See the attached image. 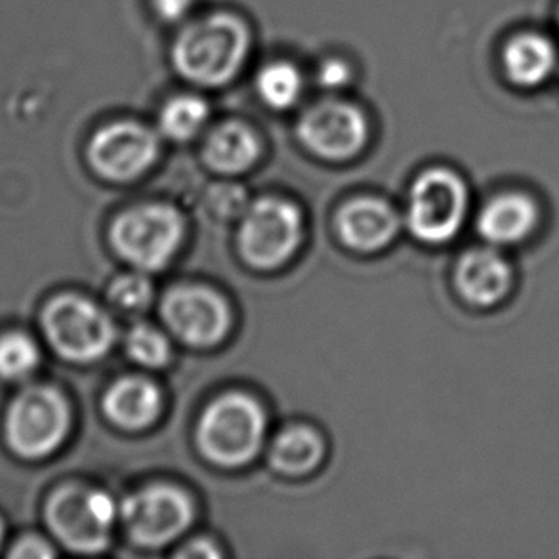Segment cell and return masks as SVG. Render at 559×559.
I'll use <instances>...</instances> for the list:
<instances>
[{
  "mask_svg": "<svg viewBox=\"0 0 559 559\" xmlns=\"http://www.w3.org/2000/svg\"><path fill=\"white\" fill-rule=\"evenodd\" d=\"M182 239V216L163 204L130 209L111 227V245L117 254L142 272L163 270Z\"/></svg>",
  "mask_w": 559,
  "mask_h": 559,
  "instance_id": "obj_4",
  "label": "cell"
},
{
  "mask_svg": "<svg viewBox=\"0 0 559 559\" xmlns=\"http://www.w3.org/2000/svg\"><path fill=\"white\" fill-rule=\"evenodd\" d=\"M323 459V441L316 431L295 426L281 431L270 449V462L283 474L298 476L316 468Z\"/></svg>",
  "mask_w": 559,
  "mask_h": 559,
  "instance_id": "obj_19",
  "label": "cell"
},
{
  "mask_svg": "<svg viewBox=\"0 0 559 559\" xmlns=\"http://www.w3.org/2000/svg\"><path fill=\"white\" fill-rule=\"evenodd\" d=\"M129 356L142 367L159 369L170 359V346L167 338L150 325H136L127 336Z\"/></svg>",
  "mask_w": 559,
  "mask_h": 559,
  "instance_id": "obj_23",
  "label": "cell"
},
{
  "mask_svg": "<svg viewBox=\"0 0 559 559\" xmlns=\"http://www.w3.org/2000/svg\"><path fill=\"white\" fill-rule=\"evenodd\" d=\"M502 66L510 83L535 88L546 83L558 68V50L545 35L522 33L504 46Z\"/></svg>",
  "mask_w": 559,
  "mask_h": 559,
  "instance_id": "obj_16",
  "label": "cell"
},
{
  "mask_svg": "<svg viewBox=\"0 0 559 559\" xmlns=\"http://www.w3.org/2000/svg\"><path fill=\"white\" fill-rule=\"evenodd\" d=\"M257 88L267 106L273 109H290L302 98L304 76L293 63L273 61L258 73Z\"/></svg>",
  "mask_w": 559,
  "mask_h": 559,
  "instance_id": "obj_21",
  "label": "cell"
},
{
  "mask_svg": "<svg viewBox=\"0 0 559 559\" xmlns=\"http://www.w3.org/2000/svg\"><path fill=\"white\" fill-rule=\"evenodd\" d=\"M336 227L344 245L359 252H374L392 241L397 216L378 199H356L342 209Z\"/></svg>",
  "mask_w": 559,
  "mask_h": 559,
  "instance_id": "obj_15",
  "label": "cell"
},
{
  "mask_svg": "<svg viewBox=\"0 0 559 559\" xmlns=\"http://www.w3.org/2000/svg\"><path fill=\"white\" fill-rule=\"evenodd\" d=\"M300 239V212L280 199H262L252 204L239 229L242 258L258 270H273L285 264Z\"/></svg>",
  "mask_w": 559,
  "mask_h": 559,
  "instance_id": "obj_8",
  "label": "cell"
},
{
  "mask_svg": "<svg viewBox=\"0 0 559 559\" xmlns=\"http://www.w3.org/2000/svg\"><path fill=\"white\" fill-rule=\"evenodd\" d=\"M40 365V349L29 334L20 331L0 336V378L20 382L29 378Z\"/></svg>",
  "mask_w": 559,
  "mask_h": 559,
  "instance_id": "obj_22",
  "label": "cell"
},
{
  "mask_svg": "<svg viewBox=\"0 0 559 559\" xmlns=\"http://www.w3.org/2000/svg\"><path fill=\"white\" fill-rule=\"evenodd\" d=\"M468 211V189L461 176L447 168L424 173L411 191L407 224L420 241L439 245L461 231Z\"/></svg>",
  "mask_w": 559,
  "mask_h": 559,
  "instance_id": "obj_7",
  "label": "cell"
},
{
  "mask_svg": "<svg viewBox=\"0 0 559 559\" xmlns=\"http://www.w3.org/2000/svg\"><path fill=\"white\" fill-rule=\"evenodd\" d=\"M8 556L17 559H45L53 558L56 552H53L52 546L48 545L43 538L25 537L15 543L14 548L10 550Z\"/></svg>",
  "mask_w": 559,
  "mask_h": 559,
  "instance_id": "obj_26",
  "label": "cell"
},
{
  "mask_svg": "<svg viewBox=\"0 0 559 559\" xmlns=\"http://www.w3.org/2000/svg\"><path fill=\"white\" fill-rule=\"evenodd\" d=\"M260 140L241 122H224L212 130L204 144V159L222 175H239L260 157Z\"/></svg>",
  "mask_w": 559,
  "mask_h": 559,
  "instance_id": "obj_18",
  "label": "cell"
},
{
  "mask_svg": "<svg viewBox=\"0 0 559 559\" xmlns=\"http://www.w3.org/2000/svg\"><path fill=\"white\" fill-rule=\"evenodd\" d=\"M2 538H4V525L0 522V545H2Z\"/></svg>",
  "mask_w": 559,
  "mask_h": 559,
  "instance_id": "obj_29",
  "label": "cell"
},
{
  "mask_svg": "<svg viewBox=\"0 0 559 559\" xmlns=\"http://www.w3.org/2000/svg\"><path fill=\"white\" fill-rule=\"evenodd\" d=\"M352 81V68L338 58H329L318 69V84L326 91H338Z\"/></svg>",
  "mask_w": 559,
  "mask_h": 559,
  "instance_id": "obj_25",
  "label": "cell"
},
{
  "mask_svg": "<svg viewBox=\"0 0 559 559\" xmlns=\"http://www.w3.org/2000/svg\"><path fill=\"white\" fill-rule=\"evenodd\" d=\"M109 300L122 311L138 313L144 311L152 304V283L144 275L129 273L121 275L109 285Z\"/></svg>",
  "mask_w": 559,
  "mask_h": 559,
  "instance_id": "obj_24",
  "label": "cell"
},
{
  "mask_svg": "<svg viewBox=\"0 0 559 559\" xmlns=\"http://www.w3.org/2000/svg\"><path fill=\"white\" fill-rule=\"evenodd\" d=\"M160 316L180 341L195 348L218 344L231 323L229 308L211 288L176 287L160 304Z\"/></svg>",
  "mask_w": 559,
  "mask_h": 559,
  "instance_id": "obj_12",
  "label": "cell"
},
{
  "mask_svg": "<svg viewBox=\"0 0 559 559\" xmlns=\"http://www.w3.org/2000/svg\"><path fill=\"white\" fill-rule=\"evenodd\" d=\"M117 508L107 492L69 484L53 492L46 522L53 537L76 554L104 552L109 546Z\"/></svg>",
  "mask_w": 559,
  "mask_h": 559,
  "instance_id": "obj_3",
  "label": "cell"
},
{
  "mask_svg": "<svg viewBox=\"0 0 559 559\" xmlns=\"http://www.w3.org/2000/svg\"><path fill=\"white\" fill-rule=\"evenodd\" d=\"M540 222L537 199L523 191H504L485 204L477 229L492 247H512L527 241Z\"/></svg>",
  "mask_w": 559,
  "mask_h": 559,
  "instance_id": "obj_14",
  "label": "cell"
},
{
  "mask_svg": "<svg viewBox=\"0 0 559 559\" xmlns=\"http://www.w3.org/2000/svg\"><path fill=\"white\" fill-rule=\"evenodd\" d=\"M122 522L130 538L142 546H165L180 537L193 520L188 495L173 485H152L122 504Z\"/></svg>",
  "mask_w": 559,
  "mask_h": 559,
  "instance_id": "obj_9",
  "label": "cell"
},
{
  "mask_svg": "<svg viewBox=\"0 0 559 559\" xmlns=\"http://www.w3.org/2000/svg\"><path fill=\"white\" fill-rule=\"evenodd\" d=\"M209 117L211 109L201 96H176L160 111V132L175 142H188L204 129Z\"/></svg>",
  "mask_w": 559,
  "mask_h": 559,
  "instance_id": "obj_20",
  "label": "cell"
},
{
  "mask_svg": "<svg viewBox=\"0 0 559 559\" xmlns=\"http://www.w3.org/2000/svg\"><path fill=\"white\" fill-rule=\"evenodd\" d=\"M462 298L479 308L502 302L514 285V270L495 247H477L459 260L454 272Z\"/></svg>",
  "mask_w": 559,
  "mask_h": 559,
  "instance_id": "obj_13",
  "label": "cell"
},
{
  "mask_svg": "<svg viewBox=\"0 0 559 559\" xmlns=\"http://www.w3.org/2000/svg\"><path fill=\"white\" fill-rule=\"evenodd\" d=\"M43 326L52 348L75 364L96 361L114 346V321L81 296H60L48 304Z\"/></svg>",
  "mask_w": 559,
  "mask_h": 559,
  "instance_id": "obj_6",
  "label": "cell"
},
{
  "mask_svg": "<svg viewBox=\"0 0 559 559\" xmlns=\"http://www.w3.org/2000/svg\"><path fill=\"white\" fill-rule=\"evenodd\" d=\"M159 155V140L152 129L134 121H119L98 130L88 145V159L99 176L127 182L144 175Z\"/></svg>",
  "mask_w": 559,
  "mask_h": 559,
  "instance_id": "obj_11",
  "label": "cell"
},
{
  "mask_svg": "<svg viewBox=\"0 0 559 559\" xmlns=\"http://www.w3.org/2000/svg\"><path fill=\"white\" fill-rule=\"evenodd\" d=\"M298 138L321 159H352L367 144L369 122L359 107L341 99H326L302 115Z\"/></svg>",
  "mask_w": 559,
  "mask_h": 559,
  "instance_id": "obj_10",
  "label": "cell"
},
{
  "mask_svg": "<svg viewBox=\"0 0 559 559\" xmlns=\"http://www.w3.org/2000/svg\"><path fill=\"white\" fill-rule=\"evenodd\" d=\"M264 430V413L257 401L245 393H226L204 411L197 438L209 461L237 468L257 456Z\"/></svg>",
  "mask_w": 559,
  "mask_h": 559,
  "instance_id": "obj_2",
  "label": "cell"
},
{
  "mask_svg": "<svg viewBox=\"0 0 559 559\" xmlns=\"http://www.w3.org/2000/svg\"><path fill=\"white\" fill-rule=\"evenodd\" d=\"M178 556L180 558H218L219 552L209 540H193L188 546H183Z\"/></svg>",
  "mask_w": 559,
  "mask_h": 559,
  "instance_id": "obj_28",
  "label": "cell"
},
{
  "mask_svg": "<svg viewBox=\"0 0 559 559\" xmlns=\"http://www.w3.org/2000/svg\"><path fill=\"white\" fill-rule=\"evenodd\" d=\"M195 0H152L155 14L159 15L163 22L178 23L188 17Z\"/></svg>",
  "mask_w": 559,
  "mask_h": 559,
  "instance_id": "obj_27",
  "label": "cell"
},
{
  "mask_svg": "<svg viewBox=\"0 0 559 559\" xmlns=\"http://www.w3.org/2000/svg\"><path fill=\"white\" fill-rule=\"evenodd\" d=\"M104 408L111 423L127 430H140L159 416L160 393L145 378H121L107 390Z\"/></svg>",
  "mask_w": 559,
  "mask_h": 559,
  "instance_id": "obj_17",
  "label": "cell"
},
{
  "mask_svg": "<svg viewBox=\"0 0 559 559\" xmlns=\"http://www.w3.org/2000/svg\"><path fill=\"white\" fill-rule=\"evenodd\" d=\"M250 31L227 12L189 23L173 46L178 73L197 86L218 88L231 83L249 60Z\"/></svg>",
  "mask_w": 559,
  "mask_h": 559,
  "instance_id": "obj_1",
  "label": "cell"
},
{
  "mask_svg": "<svg viewBox=\"0 0 559 559\" xmlns=\"http://www.w3.org/2000/svg\"><path fill=\"white\" fill-rule=\"evenodd\" d=\"M68 401L48 385H33L15 397L7 413V441L23 459H45L68 438Z\"/></svg>",
  "mask_w": 559,
  "mask_h": 559,
  "instance_id": "obj_5",
  "label": "cell"
}]
</instances>
